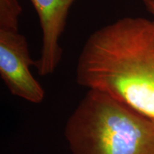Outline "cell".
Masks as SVG:
<instances>
[{"label":"cell","instance_id":"cell-2","mask_svg":"<svg viewBox=\"0 0 154 154\" xmlns=\"http://www.w3.org/2000/svg\"><path fill=\"white\" fill-rule=\"evenodd\" d=\"M64 136L72 154H154V120L99 90L88 89Z\"/></svg>","mask_w":154,"mask_h":154},{"label":"cell","instance_id":"cell-1","mask_svg":"<svg viewBox=\"0 0 154 154\" xmlns=\"http://www.w3.org/2000/svg\"><path fill=\"white\" fill-rule=\"evenodd\" d=\"M76 81L154 120L153 20L123 17L90 34L77 60Z\"/></svg>","mask_w":154,"mask_h":154},{"label":"cell","instance_id":"cell-5","mask_svg":"<svg viewBox=\"0 0 154 154\" xmlns=\"http://www.w3.org/2000/svg\"><path fill=\"white\" fill-rule=\"evenodd\" d=\"M22 7L18 0H0V30L19 31Z\"/></svg>","mask_w":154,"mask_h":154},{"label":"cell","instance_id":"cell-3","mask_svg":"<svg viewBox=\"0 0 154 154\" xmlns=\"http://www.w3.org/2000/svg\"><path fill=\"white\" fill-rule=\"evenodd\" d=\"M35 61L30 57L27 39L19 31L0 30V76L9 91L32 103H40L45 97L41 84L30 66Z\"/></svg>","mask_w":154,"mask_h":154},{"label":"cell","instance_id":"cell-6","mask_svg":"<svg viewBox=\"0 0 154 154\" xmlns=\"http://www.w3.org/2000/svg\"><path fill=\"white\" fill-rule=\"evenodd\" d=\"M142 1L148 11L153 17V20L154 22V0H142Z\"/></svg>","mask_w":154,"mask_h":154},{"label":"cell","instance_id":"cell-4","mask_svg":"<svg viewBox=\"0 0 154 154\" xmlns=\"http://www.w3.org/2000/svg\"><path fill=\"white\" fill-rule=\"evenodd\" d=\"M39 19L42 29L40 57L34 66L40 76L52 74L62 58L60 39L69 13L76 0H30Z\"/></svg>","mask_w":154,"mask_h":154}]
</instances>
